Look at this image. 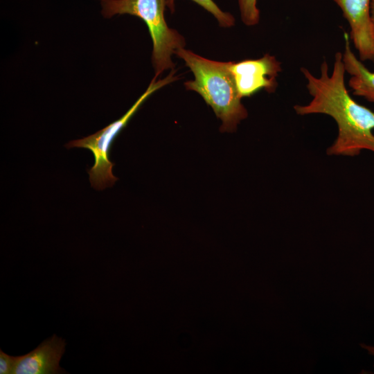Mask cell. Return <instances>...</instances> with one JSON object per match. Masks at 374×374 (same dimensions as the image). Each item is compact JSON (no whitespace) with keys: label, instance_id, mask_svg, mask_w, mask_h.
I'll return each instance as SVG.
<instances>
[{"label":"cell","instance_id":"6da1fadb","mask_svg":"<svg viewBox=\"0 0 374 374\" xmlns=\"http://www.w3.org/2000/svg\"><path fill=\"white\" fill-rule=\"evenodd\" d=\"M301 71L312 98L306 105H294L296 113L328 115L337 125V138L327 149V154L354 157L364 150L374 152V112L350 96L345 84L342 53H336L331 74L326 60L321 64L319 77L305 67Z\"/></svg>","mask_w":374,"mask_h":374},{"label":"cell","instance_id":"7a4b0ae2","mask_svg":"<svg viewBox=\"0 0 374 374\" xmlns=\"http://www.w3.org/2000/svg\"><path fill=\"white\" fill-rule=\"evenodd\" d=\"M175 54L193 73L195 79L184 82L187 90L198 93L222 121L221 132H233L248 112L241 103L233 75L231 62H218L203 57L184 48Z\"/></svg>","mask_w":374,"mask_h":374},{"label":"cell","instance_id":"3957f363","mask_svg":"<svg viewBox=\"0 0 374 374\" xmlns=\"http://www.w3.org/2000/svg\"><path fill=\"white\" fill-rule=\"evenodd\" d=\"M102 15L111 18L116 15L128 14L141 19L148 26L152 41V62L155 76L163 71L174 69L172 55L184 48V38L176 30L170 28L164 12L166 0H100Z\"/></svg>","mask_w":374,"mask_h":374},{"label":"cell","instance_id":"277c9868","mask_svg":"<svg viewBox=\"0 0 374 374\" xmlns=\"http://www.w3.org/2000/svg\"><path fill=\"white\" fill-rule=\"evenodd\" d=\"M175 72V69L171 70L170 74L163 79L157 80V77L154 76L145 91L121 118L90 136L71 141L66 144L67 148H82L91 150L93 153L95 162L88 171L93 188L103 190L112 186L118 179L112 173L114 163L109 159V150L113 141L152 93L178 79Z\"/></svg>","mask_w":374,"mask_h":374},{"label":"cell","instance_id":"5b68a950","mask_svg":"<svg viewBox=\"0 0 374 374\" xmlns=\"http://www.w3.org/2000/svg\"><path fill=\"white\" fill-rule=\"evenodd\" d=\"M231 71L240 96L250 97L261 89L274 93L278 87L277 77L282 71L281 63L269 55L259 59L231 62Z\"/></svg>","mask_w":374,"mask_h":374},{"label":"cell","instance_id":"8992f818","mask_svg":"<svg viewBox=\"0 0 374 374\" xmlns=\"http://www.w3.org/2000/svg\"><path fill=\"white\" fill-rule=\"evenodd\" d=\"M341 9L350 28V38L361 61L374 63V30L370 15L371 0H332Z\"/></svg>","mask_w":374,"mask_h":374},{"label":"cell","instance_id":"52a82bcc","mask_svg":"<svg viewBox=\"0 0 374 374\" xmlns=\"http://www.w3.org/2000/svg\"><path fill=\"white\" fill-rule=\"evenodd\" d=\"M64 340L55 335L30 353L17 357L12 374H57L65 373L59 362L64 353Z\"/></svg>","mask_w":374,"mask_h":374},{"label":"cell","instance_id":"ba28073f","mask_svg":"<svg viewBox=\"0 0 374 374\" xmlns=\"http://www.w3.org/2000/svg\"><path fill=\"white\" fill-rule=\"evenodd\" d=\"M344 50L342 60L346 72L350 75L348 85L355 96L374 103V72L367 69L353 52L350 38L344 33Z\"/></svg>","mask_w":374,"mask_h":374},{"label":"cell","instance_id":"9c48e42d","mask_svg":"<svg viewBox=\"0 0 374 374\" xmlns=\"http://www.w3.org/2000/svg\"><path fill=\"white\" fill-rule=\"evenodd\" d=\"M192 1L211 13L216 18L220 26L229 28L234 25L235 18L229 12L222 11L213 0ZM166 1L167 7L173 12L175 10V0H166Z\"/></svg>","mask_w":374,"mask_h":374},{"label":"cell","instance_id":"30bf717a","mask_svg":"<svg viewBox=\"0 0 374 374\" xmlns=\"http://www.w3.org/2000/svg\"><path fill=\"white\" fill-rule=\"evenodd\" d=\"M240 17L248 26H255L260 21V10L257 7V0H238Z\"/></svg>","mask_w":374,"mask_h":374},{"label":"cell","instance_id":"8fae6325","mask_svg":"<svg viewBox=\"0 0 374 374\" xmlns=\"http://www.w3.org/2000/svg\"><path fill=\"white\" fill-rule=\"evenodd\" d=\"M17 357L10 356L0 350V373L12 374Z\"/></svg>","mask_w":374,"mask_h":374},{"label":"cell","instance_id":"7c38bea8","mask_svg":"<svg viewBox=\"0 0 374 374\" xmlns=\"http://www.w3.org/2000/svg\"><path fill=\"white\" fill-rule=\"evenodd\" d=\"M361 347L364 349L370 355L374 357V346L366 344H361Z\"/></svg>","mask_w":374,"mask_h":374},{"label":"cell","instance_id":"4fadbf2b","mask_svg":"<svg viewBox=\"0 0 374 374\" xmlns=\"http://www.w3.org/2000/svg\"><path fill=\"white\" fill-rule=\"evenodd\" d=\"M370 15L371 22L374 30V0H371L370 2Z\"/></svg>","mask_w":374,"mask_h":374}]
</instances>
